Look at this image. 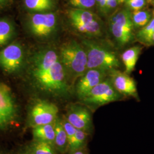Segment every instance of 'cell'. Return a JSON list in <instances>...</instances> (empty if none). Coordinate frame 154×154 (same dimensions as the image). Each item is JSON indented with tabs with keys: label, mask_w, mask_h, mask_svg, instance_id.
Here are the masks:
<instances>
[{
	"label": "cell",
	"mask_w": 154,
	"mask_h": 154,
	"mask_svg": "<svg viewBox=\"0 0 154 154\" xmlns=\"http://www.w3.org/2000/svg\"><path fill=\"white\" fill-rule=\"evenodd\" d=\"M54 148L57 151L65 154L69 151V142L62 119L58 118L55 122Z\"/></svg>",
	"instance_id": "14"
},
{
	"label": "cell",
	"mask_w": 154,
	"mask_h": 154,
	"mask_svg": "<svg viewBox=\"0 0 154 154\" xmlns=\"http://www.w3.org/2000/svg\"><path fill=\"white\" fill-rule=\"evenodd\" d=\"M58 114L56 105L46 100H39L30 110L29 122L32 128L53 123L58 118Z\"/></svg>",
	"instance_id": "6"
},
{
	"label": "cell",
	"mask_w": 154,
	"mask_h": 154,
	"mask_svg": "<svg viewBox=\"0 0 154 154\" xmlns=\"http://www.w3.org/2000/svg\"><path fill=\"white\" fill-rule=\"evenodd\" d=\"M117 1L118 2V4H122V3L124 2H125L126 0H117Z\"/></svg>",
	"instance_id": "30"
},
{
	"label": "cell",
	"mask_w": 154,
	"mask_h": 154,
	"mask_svg": "<svg viewBox=\"0 0 154 154\" xmlns=\"http://www.w3.org/2000/svg\"><path fill=\"white\" fill-rule=\"evenodd\" d=\"M14 32V26L10 21L0 19V46L5 45L11 39Z\"/></svg>",
	"instance_id": "19"
},
{
	"label": "cell",
	"mask_w": 154,
	"mask_h": 154,
	"mask_svg": "<svg viewBox=\"0 0 154 154\" xmlns=\"http://www.w3.org/2000/svg\"><path fill=\"white\" fill-rule=\"evenodd\" d=\"M67 121L77 129L89 134L92 132L93 124L90 112L81 105H72L67 110L66 117Z\"/></svg>",
	"instance_id": "10"
},
{
	"label": "cell",
	"mask_w": 154,
	"mask_h": 154,
	"mask_svg": "<svg viewBox=\"0 0 154 154\" xmlns=\"http://www.w3.org/2000/svg\"><path fill=\"white\" fill-rule=\"evenodd\" d=\"M17 106L10 88L0 82V130L11 125L16 119Z\"/></svg>",
	"instance_id": "7"
},
{
	"label": "cell",
	"mask_w": 154,
	"mask_h": 154,
	"mask_svg": "<svg viewBox=\"0 0 154 154\" xmlns=\"http://www.w3.org/2000/svg\"><path fill=\"white\" fill-rule=\"evenodd\" d=\"M125 2L127 6L134 11L141 10L146 4V0H126Z\"/></svg>",
	"instance_id": "25"
},
{
	"label": "cell",
	"mask_w": 154,
	"mask_h": 154,
	"mask_svg": "<svg viewBox=\"0 0 154 154\" xmlns=\"http://www.w3.org/2000/svg\"><path fill=\"white\" fill-rule=\"evenodd\" d=\"M69 17L73 26L78 25H87L97 20L95 15L92 12L77 8L69 11Z\"/></svg>",
	"instance_id": "15"
},
{
	"label": "cell",
	"mask_w": 154,
	"mask_h": 154,
	"mask_svg": "<svg viewBox=\"0 0 154 154\" xmlns=\"http://www.w3.org/2000/svg\"><path fill=\"white\" fill-rule=\"evenodd\" d=\"M134 27L141 29L146 25L151 20V15L149 12L146 11H134L131 13Z\"/></svg>",
	"instance_id": "22"
},
{
	"label": "cell",
	"mask_w": 154,
	"mask_h": 154,
	"mask_svg": "<svg viewBox=\"0 0 154 154\" xmlns=\"http://www.w3.org/2000/svg\"><path fill=\"white\" fill-rule=\"evenodd\" d=\"M70 154H87L83 150V149H78L77 151H75L74 152H72L71 153H70Z\"/></svg>",
	"instance_id": "28"
},
{
	"label": "cell",
	"mask_w": 154,
	"mask_h": 154,
	"mask_svg": "<svg viewBox=\"0 0 154 154\" xmlns=\"http://www.w3.org/2000/svg\"><path fill=\"white\" fill-rule=\"evenodd\" d=\"M24 53L20 45H9L0 51V67L8 73L14 72L21 68Z\"/></svg>",
	"instance_id": "8"
},
{
	"label": "cell",
	"mask_w": 154,
	"mask_h": 154,
	"mask_svg": "<svg viewBox=\"0 0 154 154\" xmlns=\"http://www.w3.org/2000/svg\"><path fill=\"white\" fill-rule=\"evenodd\" d=\"M96 2L98 4L99 8L100 11L103 12H106V4H107V0H95Z\"/></svg>",
	"instance_id": "27"
},
{
	"label": "cell",
	"mask_w": 154,
	"mask_h": 154,
	"mask_svg": "<svg viewBox=\"0 0 154 154\" xmlns=\"http://www.w3.org/2000/svg\"><path fill=\"white\" fill-rule=\"evenodd\" d=\"M88 57V69L110 70L119 66V62L116 54L89 40L82 42Z\"/></svg>",
	"instance_id": "3"
},
{
	"label": "cell",
	"mask_w": 154,
	"mask_h": 154,
	"mask_svg": "<svg viewBox=\"0 0 154 154\" xmlns=\"http://www.w3.org/2000/svg\"><path fill=\"white\" fill-rule=\"evenodd\" d=\"M121 98V94L116 90L111 82L104 80L94 88L81 100L85 105L99 107L119 100Z\"/></svg>",
	"instance_id": "4"
},
{
	"label": "cell",
	"mask_w": 154,
	"mask_h": 154,
	"mask_svg": "<svg viewBox=\"0 0 154 154\" xmlns=\"http://www.w3.org/2000/svg\"><path fill=\"white\" fill-rule=\"evenodd\" d=\"M110 30L119 44L126 45L133 37L134 25L131 13L127 9H123L112 17L110 22Z\"/></svg>",
	"instance_id": "5"
},
{
	"label": "cell",
	"mask_w": 154,
	"mask_h": 154,
	"mask_svg": "<svg viewBox=\"0 0 154 154\" xmlns=\"http://www.w3.org/2000/svg\"><path fill=\"white\" fill-rule=\"evenodd\" d=\"M57 17L52 13H36L29 19V28L37 37H48L53 33L57 27Z\"/></svg>",
	"instance_id": "9"
},
{
	"label": "cell",
	"mask_w": 154,
	"mask_h": 154,
	"mask_svg": "<svg viewBox=\"0 0 154 154\" xmlns=\"http://www.w3.org/2000/svg\"><path fill=\"white\" fill-rule=\"evenodd\" d=\"M8 0H0V5L4 4L5 2H7Z\"/></svg>",
	"instance_id": "29"
},
{
	"label": "cell",
	"mask_w": 154,
	"mask_h": 154,
	"mask_svg": "<svg viewBox=\"0 0 154 154\" xmlns=\"http://www.w3.org/2000/svg\"></svg>",
	"instance_id": "34"
},
{
	"label": "cell",
	"mask_w": 154,
	"mask_h": 154,
	"mask_svg": "<svg viewBox=\"0 0 154 154\" xmlns=\"http://www.w3.org/2000/svg\"><path fill=\"white\" fill-rule=\"evenodd\" d=\"M111 82L116 90L121 95L138 97L137 85L135 81L128 74L114 70L112 72Z\"/></svg>",
	"instance_id": "12"
},
{
	"label": "cell",
	"mask_w": 154,
	"mask_h": 154,
	"mask_svg": "<svg viewBox=\"0 0 154 154\" xmlns=\"http://www.w3.org/2000/svg\"><path fill=\"white\" fill-rule=\"evenodd\" d=\"M154 35V17L137 34V38L141 43L147 46L153 45L152 39Z\"/></svg>",
	"instance_id": "17"
},
{
	"label": "cell",
	"mask_w": 154,
	"mask_h": 154,
	"mask_svg": "<svg viewBox=\"0 0 154 154\" xmlns=\"http://www.w3.org/2000/svg\"><path fill=\"white\" fill-rule=\"evenodd\" d=\"M69 3L77 9H87L93 7L96 3L95 0H69Z\"/></svg>",
	"instance_id": "23"
},
{
	"label": "cell",
	"mask_w": 154,
	"mask_h": 154,
	"mask_svg": "<svg viewBox=\"0 0 154 154\" xmlns=\"http://www.w3.org/2000/svg\"><path fill=\"white\" fill-rule=\"evenodd\" d=\"M32 134L34 141L48 143L54 147L55 122L33 127Z\"/></svg>",
	"instance_id": "13"
},
{
	"label": "cell",
	"mask_w": 154,
	"mask_h": 154,
	"mask_svg": "<svg viewBox=\"0 0 154 154\" xmlns=\"http://www.w3.org/2000/svg\"><path fill=\"white\" fill-rule=\"evenodd\" d=\"M26 8L37 13H43L52 9L54 7L53 0H24Z\"/></svg>",
	"instance_id": "18"
},
{
	"label": "cell",
	"mask_w": 154,
	"mask_h": 154,
	"mask_svg": "<svg viewBox=\"0 0 154 154\" xmlns=\"http://www.w3.org/2000/svg\"><path fill=\"white\" fill-rule=\"evenodd\" d=\"M62 121H63V126L65 129L66 134L68 138V142H69V144L72 142L73 138L74 137L77 128L73 126L72 124H70L65 118L62 119Z\"/></svg>",
	"instance_id": "24"
},
{
	"label": "cell",
	"mask_w": 154,
	"mask_h": 154,
	"mask_svg": "<svg viewBox=\"0 0 154 154\" xmlns=\"http://www.w3.org/2000/svg\"><path fill=\"white\" fill-rule=\"evenodd\" d=\"M152 42H153V45H154V35L153 36V39H152Z\"/></svg>",
	"instance_id": "32"
},
{
	"label": "cell",
	"mask_w": 154,
	"mask_h": 154,
	"mask_svg": "<svg viewBox=\"0 0 154 154\" xmlns=\"http://www.w3.org/2000/svg\"><path fill=\"white\" fill-rule=\"evenodd\" d=\"M39 88L54 95H65L68 91L66 72L61 61L58 60L45 71L33 74Z\"/></svg>",
	"instance_id": "1"
},
{
	"label": "cell",
	"mask_w": 154,
	"mask_h": 154,
	"mask_svg": "<svg viewBox=\"0 0 154 154\" xmlns=\"http://www.w3.org/2000/svg\"><path fill=\"white\" fill-rule=\"evenodd\" d=\"M20 154H31L30 153H29V152H28V151L26 150L25 152H23L22 153H21Z\"/></svg>",
	"instance_id": "31"
},
{
	"label": "cell",
	"mask_w": 154,
	"mask_h": 154,
	"mask_svg": "<svg viewBox=\"0 0 154 154\" xmlns=\"http://www.w3.org/2000/svg\"><path fill=\"white\" fill-rule=\"evenodd\" d=\"M27 151L31 154H57V151L52 145L34 140L28 147Z\"/></svg>",
	"instance_id": "20"
},
{
	"label": "cell",
	"mask_w": 154,
	"mask_h": 154,
	"mask_svg": "<svg viewBox=\"0 0 154 154\" xmlns=\"http://www.w3.org/2000/svg\"><path fill=\"white\" fill-rule=\"evenodd\" d=\"M107 75V70L88 69L80 77L76 86L78 98L82 99L97 85L103 82Z\"/></svg>",
	"instance_id": "11"
},
{
	"label": "cell",
	"mask_w": 154,
	"mask_h": 154,
	"mask_svg": "<svg viewBox=\"0 0 154 154\" xmlns=\"http://www.w3.org/2000/svg\"><path fill=\"white\" fill-rule=\"evenodd\" d=\"M141 50L140 46H135L126 50L123 53L122 60L125 66L127 74L130 73L134 70L141 53Z\"/></svg>",
	"instance_id": "16"
},
{
	"label": "cell",
	"mask_w": 154,
	"mask_h": 154,
	"mask_svg": "<svg viewBox=\"0 0 154 154\" xmlns=\"http://www.w3.org/2000/svg\"><path fill=\"white\" fill-rule=\"evenodd\" d=\"M118 4V2L117 0H107L106 11L107 12L116 8Z\"/></svg>",
	"instance_id": "26"
},
{
	"label": "cell",
	"mask_w": 154,
	"mask_h": 154,
	"mask_svg": "<svg viewBox=\"0 0 154 154\" xmlns=\"http://www.w3.org/2000/svg\"><path fill=\"white\" fill-rule=\"evenodd\" d=\"M61 61L66 72L72 77H82L88 70L86 51L84 47L75 41L62 46Z\"/></svg>",
	"instance_id": "2"
},
{
	"label": "cell",
	"mask_w": 154,
	"mask_h": 154,
	"mask_svg": "<svg viewBox=\"0 0 154 154\" xmlns=\"http://www.w3.org/2000/svg\"><path fill=\"white\" fill-rule=\"evenodd\" d=\"M149 1V2H150V1H151V0H148Z\"/></svg>",
	"instance_id": "33"
},
{
	"label": "cell",
	"mask_w": 154,
	"mask_h": 154,
	"mask_svg": "<svg viewBox=\"0 0 154 154\" xmlns=\"http://www.w3.org/2000/svg\"><path fill=\"white\" fill-rule=\"evenodd\" d=\"M88 134L81 130L77 129L74 137L73 138L72 142L69 145V151L70 153L81 149L84 148L87 142Z\"/></svg>",
	"instance_id": "21"
}]
</instances>
